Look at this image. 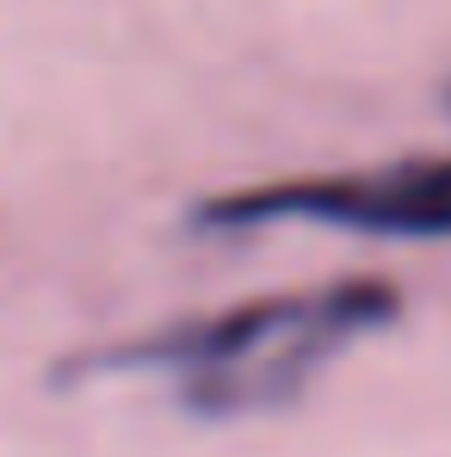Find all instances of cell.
<instances>
[{
	"mask_svg": "<svg viewBox=\"0 0 451 457\" xmlns=\"http://www.w3.org/2000/svg\"><path fill=\"white\" fill-rule=\"evenodd\" d=\"M402 315V291L389 278H328L279 297L186 315L143 340L80 359V378L105 371H149L173 389V402L198 420H247L291 408L347 346L383 334Z\"/></svg>",
	"mask_w": 451,
	"mask_h": 457,
	"instance_id": "obj_1",
	"label": "cell"
}]
</instances>
